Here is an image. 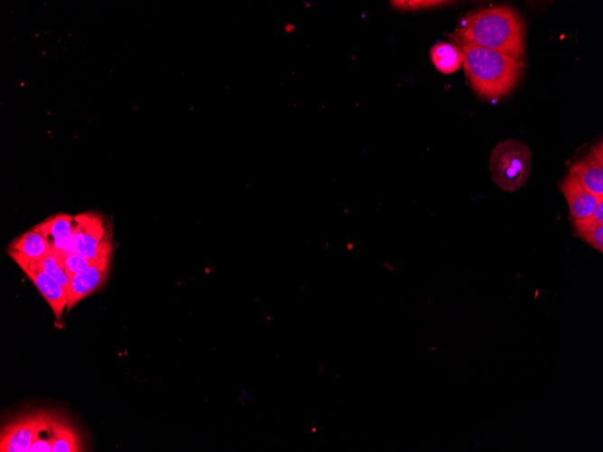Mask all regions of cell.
<instances>
[{
	"label": "cell",
	"mask_w": 603,
	"mask_h": 452,
	"mask_svg": "<svg viewBox=\"0 0 603 452\" xmlns=\"http://www.w3.org/2000/svg\"><path fill=\"white\" fill-rule=\"evenodd\" d=\"M51 306L56 319H60L68 304L66 290L47 273L38 270H23Z\"/></svg>",
	"instance_id": "obj_10"
},
{
	"label": "cell",
	"mask_w": 603,
	"mask_h": 452,
	"mask_svg": "<svg viewBox=\"0 0 603 452\" xmlns=\"http://www.w3.org/2000/svg\"><path fill=\"white\" fill-rule=\"evenodd\" d=\"M451 40L496 51L521 60L524 56V23L508 5L480 9L467 14L450 35Z\"/></svg>",
	"instance_id": "obj_1"
},
{
	"label": "cell",
	"mask_w": 603,
	"mask_h": 452,
	"mask_svg": "<svg viewBox=\"0 0 603 452\" xmlns=\"http://www.w3.org/2000/svg\"><path fill=\"white\" fill-rule=\"evenodd\" d=\"M53 432L52 452L82 451L78 433L64 420L55 418Z\"/></svg>",
	"instance_id": "obj_14"
},
{
	"label": "cell",
	"mask_w": 603,
	"mask_h": 452,
	"mask_svg": "<svg viewBox=\"0 0 603 452\" xmlns=\"http://www.w3.org/2000/svg\"><path fill=\"white\" fill-rule=\"evenodd\" d=\"M391 5L401 11H416L422 9V0H404V1H391Z\"/></svg>",
	"instance_id": "obj_16"
},
{
	"label": "cell",
	"mask_w": 603,
	"mask_h": 452,
	"mask_svg": "<svg viewBox=\"0 0 603 452\" xmlns=\"http://www.w3.org/2000/svg\"><path fill=\"white\" fill-rule=\"evenodd\" d=\"M31 452H51L52 451V442L50 439L38 438L32 443Z\"/></svg>",
	"instance_id": "obj_17"
},
{
	"label": "cell",
	"mask_w": 603,
	"mask_h": 452,
	"mask_svg": "<svg viewBox=\"0 0 603 452\" xmlns=\"http://www.w3.org/2000/svg\"><path fill=\"white\" fill-rule=\"evenodd\" d=\"M577 180L593 194L603 197V144L599 141L570 168Z\"/></svg>",
	"instance_id": "obj_6"
},
{
	"label": "cell",
	"mask_w": 603,
	"mask_h": 452,
	"mask_svg": "<svg viewBox=\"0 0 603 452\" xmlns=\"http://www.w3.org/2000/svg\"><path fill=\"white\" fill-rule=\"evenodd\" d=\"M112 244L104 219L86 212L73 217L71 254H79L97 263H109Z\"/></svg>",
	"instance_id": "obj_4"
},
{
	"label": "cell",
	"mask_w": 603,
	"mask_h": 452,
	"mask_svg": "<svg viewBox=\"0 0 603 452\" xmlns=\"http://www.w3.org/2000/svg\"><path fill=\"white\" fill-rule=\"evenodd\" d=\"M572 222L576 235L596 251L602 253L603 225H599L592 215L582 219H572Z\"/></svg>",
	"instance_id": "obj_13"
},
{
	"label": "cell",
	"mask_w": 603,
	"mask_h": 452,
	"mask_svg": "<svg viewBox=\"0 0 603 452\" xmlns=\"http://www.w3.org/2000/svg\"><path fill=\"white\" fill-rule=\"evenodd\" d=\"M431 60L437 70L443 74H451L462 65L458 47L445 42H438L431 47Z\"/></svg>",
	"instance_id": "obj_12"
},
{
	"label": "cell",
	"mask_w": 603,
	"mask_h": 452,
	"mask_svg": "<svg viewBox=\"0 0 603 452\" xmlns=\"http://www.w3.org/2000/svg\"><path fill=\"white\" fill-rule=\"evenodd\" d=\"M532 161L533 154L525 143L515 139L501 141L489 155L491 180L501 189L514 192L526 182Z\"/></svg>",
	"instance_id": "obj_3"
},
{
	"label": "cell",
	"mask_w": 603,
	"mask_h": 452,
	"mask_svg": "<svg viewBox=\"0 0 603 452\" xmlns=\"http://www.w3.org/2000/svg\"><path fill=\"white\" fill-rule=\"evenodd\" d=\"M564 196L572 219H582L589 217L603 197L597 196L588 190L577 178L569 171L559 184Z\"/></svg>",
	"instance_id": "obj_7"
},
{
	"label": "cell",
	"mask_w": 603,
	"mask_h": 452,
	"mask_svg": "<svg viewBox=\"0 0 603 452\" xmlns=\"http://www.w3.org/2000/svg\"><path fill=\"white\" fill-rule=\"evenodd\" d=\"M109 263L90 266L70 279L67 311L79 301L99 289L107 281Z\"/></svg>",
	"instance_id": "obj_9"
},
{
	"label": "cell",
	"mask_w": 603,
	"mask_h": 452,
	"mask_svg": "<svg viewBox=\"0 0 603 452\" xmlns=\"http://www.w3.org/2000/svg\"><path fill=\"white\" fill-rule=\"evenodd\" d=\"M55 418L50 413L34 412L14 420L1 433L0 451L28 452L38 438L50 439L53 444Z\"/></svg>",
	"instance_id": "obj_5"
},
{
	"label": "cell",
	"mask_w": 603,
	"mask_h": 452,
	"mask_svg": "<svg viewBox=\"0 0 603 452\" xmlns=\"http://www.w3.org/2000/svg\"><path fill=\"white\" fill-rule=\"evenodd\" d=\"M73 217L68 214L60 213L33 227L50 243L51 251L62 258L70 254Z\"/></svg>",
	"instance_id": "obj_8"
},
{
	"label": "cell",
	"mask_w": 603,
	"mask_h": 452,
	"mask_svg": "<svg viewBox=\"0 0 603 452\" xmlns=\"http://www.w3.org/2000/svg\"><path fill=\"white\" fill-rule=\"evenodd\" d=\"M461 54V64L473 90L481 97L496 99L518 82L524 63L505 53L452 40Z\"/></svg>",
	"instance_id": "obj_2"
},
{
	"label": "cell",
	"mask_w": 603,
	"mask_h": 452,
	"mask_svg": "<svg viewBox=\"0 0 603 452\" xmlns=\"http://www.w3.org/2000/svg\"><path fill=\"white\" fill-rule=\"evenodd\" d=\"M63 263L65 272L69 279L73 277L75 274L83 272L90 266L100 263L79 254H71L64 256Z\"/></svg>",
	"instance_id": "obj_15"
},
{
	"label": "cell",
	"mask_w": 603,
	"mask_h": 452,
	"mask_svg": "<svg viewBox=\"0 0 603 452\" xmlns=\"http://www.w3.org/2000/svg\"><path fill=\"white\" fill-rule=\"evenodd\" d=\"M51 251L50 243L33 228L14 239L7 249L9 255L14 254L31 261H40Z\"/></svg>",
	"instance_id": "obj_11"
}]
</instances>
